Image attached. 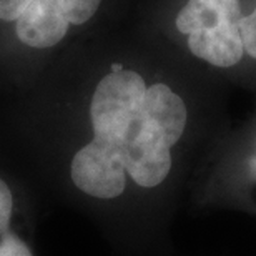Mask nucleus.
<instances>
[{"instance_id": "1", "label": "nucleus", "mask_w": 256, "mask_h": 256, "mask_svg": "<svg viewBox=\"0 0 256 256\" xmlns=\"http://www.w3.org/2000/svg\"><path fill=\"white\" fill-rule=\"evenodd\" d=\"M88 120L92 138L70 158L68 182L76 202L105 206L130 188L153 190L166 182L188 112L168 85H146L140 74L115 65L92 94Z\"/></svg>"}, {"instance_id": "7", "label": "nucleus", "mask_w": 256, "mask_h": 256, "mask_svg": "<svg viewBox=\"0 0 256 256\" xmlns=\"http://www.w3.org/2000/svg\"><path fill=\"white\" fill-rule=\"evenodd\" d=\"M30 0H0V20L15 22Z\"/></svg>"}, {"instance_id": "6", "label": "nucleus", "mask_w": 256, "mask_h": 256, "mask_svg": "<svg viewBox=\"0 0 256 256\" xmlns=\"http://www.w3.org/2000/svg\"><path fill=\"white\" fill-rule=\"evenodd\" d=\"M238 30L242 37L243 50L256 58V15L250 14L238 20Z\"/></svg>"}, {"instance_id": "3", "label": "nucleus", "mask_w": 256, "mask_h": 256, "mask_svg": "<svg viewBox=\"0 0 256 256\" xmlns=\"http://www.w3.org/2000/svg\"><path fill=\"white\" fill-rule=\"evenodd\" d=\"M0 256H37L22 200L0 176Z\"/></svg>"}, {"instance_id": "8", "label": "nucleus", "mask_w": 256, "mask_h": 256, "mask_svg": "<svg viewBox=\"0 0 256 256\" xmlns=\"http://www.w3.org/2000/svg\"><path fill=\"white\" fill-rule=\"evenodd\" d=\"M253 14H254V15H256V7H254V12H253Z\"/></svg>"}, {"instance_id": "4", "label": "nucleus", "mask_w": 256, "mask_h": 256, "mask_svg": "<svg viewBox=\"0 0 256 256\" xmlns=\"http://www.w3.org/2000/svg\"><path fill=\"white\" fill-rule=\"evenodd\" d=\"M188 47L194 57L214 66H233L242 60L244 52L238 22L188 35Z\"/></svg>"}, {"instance_id": "5", "label": "nucleus", "mask_w": 256, "mask_h": 256, "mask_svg": "<svg viewBox=\"0 0 256 256\" xmlns=\"http://www.w3.org/2000/svg\"><path fill=\"white\" fill-rule=\"evenodd\" d=\"M242 17L238 0H188L176 17V28L192 35L218 25L234 24Z\"/></svg>"}, {"instance_id": "2", "label": "nucleus", "mask_w": 256, "mask_h": 256, "mask_svg": "<svg viewBox=\"0 0 256 256\" xmlns=\"http://www.w3.org/2000/svg\"><path fill=\"white\" fill-rule=\"evenodd\" d=\"M102 0H30L15 20L20 42L34 48L57 45L70 25H82L95 15Z\"/></svg>"}]
</instances>
